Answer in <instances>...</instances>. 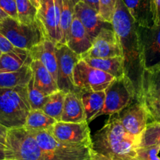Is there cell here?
<instances>
[{
  "label": "cell",
  "instance_id": "28",
  "mask_svg": "<svg viewBox=\"0 0 160 160\" xmlns=\"http://www.w3.org/2000/svg\"><path fill=\"white\" fill-rule=\"evenodd\" d=\"M65 95V92L60 90L49 95L47 101L42 108V112L56 119L58 122H60L64 108Z\"/></svg>",
  "mask_w": 160,
  "mask_h": 160
},
{
  "label": "cell",
  "instance_id": "18",
  "mask_svg": "<svg viewBox=\"0 0 160 160\" xmlns=\"http://www.w3.org/2000/svg\"><path fill=\"white\" fill-rule=\"evenodd\" d=\"M74 14L82 23L92 40L97 36L102 28L110 24L103 21L96 10L81 0L75 5Z\"/></svg>",
  "mask_w": 160,
  "mask_h": 160
},
{
  "label": "cell",
  "instance_id": "17",
  "mask_svg": "<svg viewBox=\"0 0 160 160\" xmlns=\"http://www.w3.org/2000/svg\"><path fill=\"white\" fill-rule=\"evenodd\" d=\"M93 40L79 20L74 14L66 45L74 53L82 58L92 47Z\"/></svg>",
  "mask_w": 160,
  "mask_h": 160
},
{
  "label": "cell",
  "instance_id": "39",
  "mask_svg": "<svg viewBox=\"0 0 160 160\" xmlns=\"http://www.w3.org/2000/svg\"><path fill=\"white\" fill-rule=\"evenodd\" d=\"M91 160H115V159L108 158V157L104 156V155H101V154L95 153V152H93V155H92Z\"/></svg>",
  "mask_w": 160,
  "mask_h": 160
},
{
  "label": "cell",
  "instance_id": "23",
  "mask_svg": "<svg viewBox=\"0 0 160 160\" xmlns=\"http://www.w3.org/2000/svg\"><path fill=\"white\" fill-rule=\"evenodd\" d=\"M82 59L84 60L91 67L110 74L115 78L125 75L123 69V60L122 57L108 58H83Z\"/></svg>",
  "mask_w": 160,
  "mask_h": 160
},
{
  "label": "cell",
  "instance_id": "29",
  "mask_svg": "<svg viewBox=\"0 0 160 160\" xmlns=\"http://www.w3.org/2000/svg\"><path fill=\"white\" fill-rule=\"evenodd\" d=\"M149 146L160 147V122L152 121L148 122L146 128L138 138L137 148Z\"/></svg>",
  "mask_w": 160,
  "mask_h": 160
},
{
  "label": "cell",
  "instance_id": "37",
  "mask_svg": "<svg viewBox=\"0 0 160 160\" xmlns=\"http://www.w3.org/2000/svg\"><path fill=\"white\" fill-rule=\"evenodd\" d=\"M99 13V0H81Z\"/></svg>",
  "mask_w": 160,
  "mask_h": 160
},
{
  "label": "cell",
  "instance_id": "42",
  "mask_svg": "<svg viewBox=\"0 0 160 160\" xmlns=\"http://www.w3.org/2000/svg\"><path fill=\"white\" fill-rule=\"evenodd\" d=\"M7 17H9L8 15H7V13L2 10V9L0 8V21H2V20H3L4 18H7Z\"/></svg>",
  "mask_w": 160,
  "mask_h": 160
},
{
  "label": "cell",
  "instance_id": "25",
  "mask_svg": "<svg viewBox=\"0 0 160 160\" xmlns=\"http://www.w3.org/2000/svg\"><path fill=\"white\" fill-rule=\"evenodd\" d=\"M32 71L30 65H25L15 72H0V87L14 88L26 87L32 77Z\"/></svg>",
  "mask_w": 160,
  "mask_h": 160
},
{
  "label": "cell",
  "instance_id": "35",
  "mask_svg": "<svg viewBox=\"0 0 160 160\" xmlns=\"http://www.w3.org/2000/svg\"><path fill=\"white\" fill-rule=\"evenodd\" d=\"M152 11L154 24L160 26V0H152Z\"/></svg>",
  "mask_w": 160,
  "mask_h": 160
},
{
  "label": "cell",
  "instance_id": "31",
  "mask_svg": "<svg viewBox=\"0 0 160 160\" xmlns=\"http://www.w3.org/2000/svg\"><path fill=\"white\" fill-rule=\"evenodd\" d=\"M27 87L28 98L29 104H30L32 110L35 109H42L46 101H47L48 96L46 95L42 90H40L35 86L34 82L33 75L31 79L29 80L28 83L26 86Z\"/></svg>",
  "mask_w": 160,
  "mask_h": 160
},
{
  "label": "cell",
  "instance_id": "9",
  "mask_svg": "<svg viewBox=\"0 0 160 160\" xmlns=\"http://www.w3.org/2000/svg\"><path fill=\"white\" fill-rule=\"evenodd\" d=\"M137 33L144 70L160 68V26L137 24Z\"/></svg>",
  "mask_w": 160,
  "mask_h": 160
},
{
  "label": "cell",
  "instance_id": "34",
  "mask_svg": "<svg viewBox=\"0 0 160 160\" xmlns=\"http://www.w3.org/2000/svg\"><path fill=\"white\" fill-rule=\"evenodd\" d=\"M0 8L9 17L18 21L16 0H0Z\"/></svg>",
  "mask_w": 160,
  "mask_h": 160
},
{
  "label": "cell",
  "instance_id": "5",
  "mask_svg": "<svg viewBox=\"0 0 160 160\" xmlns=\"http://www.w3.org/2000/svg\"><path fill=\"white\" fill-rule=\"evenodd\" d=\"M45 160H91L93 149L90 146L61 142L48 130L32 132Z\"/></svg>",
  "mask_w": 160,
  "mask_h": 160
},
{
  "label": "cell",
  "instance_id": "7",
  "mask_svg": "<svg viewBox=\"0 0 160 160\" xmlns=\"http://www.w3.org/2000/svg\"><path fill=\"white\" fill-rule=\"evenodd\" d=\"M104 91V107L95 116V118L101 115H113L119 113L133 101H136L133 85L125 75L115 78Z\"/></svg>",
  "mask_w": 160,
  "mask_h": 160
},
{
  "label": "cell",
  "instance_id": "24",
  "mask_svg": "<svg viewBox=\"0 0 160 160\" xmlns=\"http://www.w3.org/2000/svg\"><path fill=\"white\" fill-rule=\"evenodd\" d=\"M85 112L86 119L88 122L95 119V116L102 110L105 100V91H79Z\"/></svg>",
  "mask_w": 160,
  "mask_h": 160
},
{
  "label": "cell",
  "instance_id": "26",
  "mask_svg": "<svg viewBox=\"0 0 160 160\" xmlns=\"http://www.w3.org/2000/svg\"><path fill=\"white\" fill-rule=\"evenodd\" d=\"M57 122L56 119L44 113L42 109H35L29 112L23 127L32 132L48 130Z\"/></svg>",
  "mask_w": 160,
  "mask_h": 160
},
{
  "label": "cell",
  "instance_id": "3",
  "mask_svg": "<svg viewBox=\"0 0 160 160\" xmlns=\"http://www.w3.org/2000/svg\"><path fill=\"white\" fill-rule=\"evenodd\" d=\"M27 87H0V124L7 129L23 127L31 112Z\"/></svg>",
  "mask_w": 160,
  "mask_h": 160
},
{
  "label": "cell",
  "instance_id": "21",
  "mask_svg": "<svg viewBox=\"0 0 160 160\" xmlns=\"http://www.w3.org/2000/svg\"><path fill=\"white\" fill-rule=\"evenodd\" d=\"M30 68L33 74L35 86L46 95L49 96L59 90L57 82L41 61L33 60L31 63Z\"/></svg>",
  "mask_w": 160,
  "mask_h": 160
},
{
  "label": "cell",
  "instance_id": "43",
  "mask_svg": "<svg viewBox=\"0 0 160 160\" xmlns=\"http://www.w3.org/2000/svg\"><path fill=\"white\" fill-rule=\"evenodd\" d=\"M2 51H1V50H0V56H1V55H2Z\"/></svg>",
  "mask_w": 160,
  "mask_h": 160
},
{
  "label": "cell",
  "instance_id": "14",
  "mask_svg": "<svg viewBox=\"0 0 160 160\" xmlns=\"http://www.w3.org/2000/svg\"><path fill=\"white\" fill-rule=\"evenodd\" d=\"M61 0H42L37 18L42 23L47 38L55 44L61 42Z\"/></svg>",
  "mask_w": 160,
  "mask_h": 160
},
{
  "label": "cell",
  "instance_id": "4",
  "mask_svg": "<svg viewBox=\"0 0 160 160\" xmlns=\"http://www.w3.org/2000/svg\"><path fill=\"white\" fill-rule=\"evenodd\" d=\"M0 33L14 47L28 51L47 38L43 26L38 18L32 24H23L7 17L0 21Z\"/></svg>",
  "mask_w": 160,
  "mask_h": 160
},
{
  "label": "cell",
  "instance_id": "1",
  "mask_svg": "<svg viewBox=\"0 0 160 160\" xmlns=\"http://www.w3.org/2000/svg\"><path fill=\"white\" fill-rule=\"evenodd\" d=\"M112 26L119 41L124 74L133 85L137 101L141 91L144 68L137 33V24L129 13L124 0H117Z\"/></svg>",
  "mask_w": 160,
  "mask_h": 160
},
{
  "label": "cell",
  "instance_id": "27",
  "mask_svg": "<svg viewBox=\"0 0 160 160\" xmlns=\"http://www.w3.org/2000/svg\"><path fill=\"white\" fill-rule=\"evenodd\" d=\"M79 0H61V20H60V31H61V42L60 43L66 44L68 36L72 21L75 13V7Z\"/></svg>",
  "mask_w": 160,
  "mask_h": 160
},
{
  "label": "cell",
  "instance_id": "20",
  "mask_svg": "<svg viewBox=\"0 0 160 160\" xmlns=\"http://www.w3.org/2000/svg\"><path fill=\"white\" fill-rule=\"evenodd\" d=\"M124 2L138 25L143 27L153 25L152 0H124Z\"/></svg>",
  "mask_w": 160,
  "mask_h": 160
},
{
  "label": "cell",
  "instance_id": "16",
  "mask_svg": "<svg viewBox=\"0 0 160 160\" xmlns=\"http://www.w3.org/2000/svg\"><path fill=\"white\" fill-rule=\"evenodd\" d=\"M33 60H38L52 75L58 83V65L56 55V44L48 38H46L41 43L29 50Z\"/></svg>",
  "mask_w": 160,
  "mask_h": 160
},
{
  "label": "cell",
  "instance_id": "13",
  "mask_svg": "<svg viewBox=\"0 0 160 160\" xmlns=\"http://www.w3.org/2000/svg\"><path fill=\"white\" fill-rule=\"evenodd\" d=\"M115 57H122L121 47L118 36L112 26L109 28L107 25L101 29L93 38L92 47L81 58H108Z\"/></svg>",
  "mask_w": 160,
  "mask_h": 160
},
{
  "label": "cell",
  "instance_id": "30",
  "mask_svg": "<svg viewBox=\"0 0 160 160\" xmlns=\"http://www.w3.org/2000/svg\"><path fill=\"white\" fill-rule=\"evenodd\" d=\"M18 21L21 24H30L37 20L38 10L29 0H16Z\"/></svg>",
  "mask_w": 160,
  "mask_h": 160
},
{
  "label": "cell",
  "instance_id": "10",
  "mask_svg": "<svg viewBox=\"0 0 160 160\" xmlns=\"http://www.w3.org/2000/svg\"><path fill=\"white\" fill-rule=\"evenodd\" d=\"M137 101L144 104L152 122H160V68L144 70Z\"/></svg>",
  "mask_w": 160,
  "mask_h": 160
},
{
  "label": "cell",
  "instance_id": "38",
  "mask_svg": "<svg viewBox=\"0 0 160 160\" xmlns=\"http://www.w3.org/2000/svg\"><path fill=\"white\" fill-rule=\"evenodd\" d=\"M7 130H8V129L0 124V143H2L3 144H5Z\"/></svg>",
  "mask_w": 160,
  "mask_h": 160
},
{
  "label": "cell",
  "instance_id": "22",
  "mask_svg": "<svg viewBox=\"0 0 160 160\" xmlns=\"http://www.w3.org/2000/svg\"><path fill=\"white\" fill-rule=\"evenodd\" d=\"M32 61L28 50L16 48L13 51L2 53L0 56V72H15L30 65Z\"/></svg>",
  "mask_w": 160,
  "mask_h": 160
},
{
  "label": "cell",
  "instance_id": "6",
  "mask_svg": "<svg viewBox=\"0 0 160 160\" xmlns=\"http://www.w3.org/2000/svg\"><path fill=\"white\" fill-rule=\"evenodd\" d=\"M5 160H45V158L33 133L24 127H19L7 130Z\"/></svg>",
  "mask_w": 160,
  "mask_h": 160
},
{
  "label": "cell",
  "instance_id": "32",
  "mask_svg": "<svg viewBox=\"0 0 160 160\" xmlns=\"http://www.w3.org/2000/svg\"><path fill=\"white\" fill-rule=\"evenodd\" d=\"M117 0H99V15L103 21L112 24Z\"/></svg>",
  "mask_w": 160,
  "mask_h": 160
},
{
  "label": "cell",
  "instance_id": "8",
  "mask_svg": "<svg viewBox=\"0 0 160 160\" xmlns=\"http://www.w3.org/2000/svg\"><path fill=\"white\" fill-rule=\"evenodd\" d=\"M115 79L113 75L91 67L82 59L74 68V86L79 91H104Z\"/></svg>",
  "mask_w": 160,
  "mask_h": 160
},
{
  "label": "cell",
  "instance_id": "40",
  "mask_svg": "<svg viewBox=\"0 0 160 160\" xmlns=\"http://www.w3.org/2000/svg\"><path fill=\"white\" fill-rule=\"evenodd\" d=\"M0 160H5V144L0 143Z\"/></svg>",
  "mask_w": 160,
  "mask_h": 160
},
{
  "label": "cell",
  "instance_id": "19",
  "mask_svg": "<svg viewBox=\"0 0 160 160\" xmlns=\"http://www.w3.org/2000/svg\"><path fill=\"white\" fill-rule=\"evenodd\" d=\"M61 121L64 122H82L87 121L79 90L66 93Z\"/></svg>",
  "mask_w": 160,
  "mask_h": 160
},
{
  "label": "cell",
  "instance_id": "15",
  "mask_svg": "<svg viewBox=\"0 0 160 160\" xmlns=\"http://www.w3.org/2000/svg\"><path fill=\"white\" fill-rule=\"evenodd\" d=\"M117 115L124 129L138 140L150 120L146 108L138 101H133Z\"/></svg>",
  "mask_w": 160,
  "mask_h": 160
},
{
  "label": "cell",
  "instance_id": "11",
  "mask_svg": "<svg viewBox=\"0 0 160 160\" xmlns=\"http://www.w3.org/2000/svg\"><path fill=\"white\" fill-rule=\"evenodd\" d=\"M48 131L61 142L92 147V136L89 122H57Z\"/></svg>",
  "mask_w": 160,
  "mask_h": 160
},
{
  "label": "cell",
  "instance_id": "36",
  "mask_svg": "<svg viewBox=\"0 0 160 160\" xmlns=\"http://www.w3.org/2000/svg\"><path fill=\"white\" fill-rule=\"evenodd\" d=\"M15 49L16 47H13L6 37L0 33V50L2 51V53H8L13 51Z\"/></svg>",
  "mask_w": 160,
  "mask_h": 160
},
{
  "label": "cell",
  "instance_id": "41",
  "mask_svg": "<svg viewBox=\"0 0 160 160\" xmlns=\"http://www.w3.org/2000/svg\"><path fill=\"white\" fill-rule=\"evenodd\" d=\"M29 1L33 4V6L37 9V10L39 9L40 6H41V2H42V0H29Z\"/></svg>",
  "mask_w": 160,
  "mask_h": 160
},
{
  "label": "cell",
  "instance_id": "2",
  "mask_svg": "<svg viewBox=\"0 0 160 160\" xmlns=\"http://www.w3.org/2000/svg\"><path fill=\"white\" fill-rule=\"evenodd\" d=\"M110 116L92 137L93 152L115 160H136L138 139L124 129L118 115Z\"/></svg>",
  "mask_w": 160,
  "mask_h": 160
},
{
  "label": "cell",
  "instance_id": "33",
  "mask_svg": "<svg viewBox=\"0 0 160 160\" xmlns=\"http://www.w3.org/2000/svg\"><path fill=\"white\" fill-rule=\"evenodd\" d=\"M159 152V146L138 148L136 149V160H160Z\"/></svg>",
  "mask_w": 160,
  "mask_h": 160
},
{
  "label": "cell",
  "instance_id": "12",
  "mask_svg": "<svg viewBox=\"0 0 160 160\" xmlns=\"http://www.w3.org/2000/svg\"><path fill=\"white\" fill-rule=\"evenodd\" d=\"M58 58V86L60 90L65 93L76 90L73 82V71L75 64L82 59L79 55L74 53L66 44H56Z\"/></svg>",
  "mask_w": 160,
  "mask_h": 160
}]
</instances>
